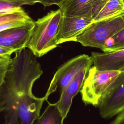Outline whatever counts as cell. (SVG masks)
Masks as SVG:
<instances>
[{"label": "cell", "mask_w": 124, "mask_h": 124, "mask_svg": "<svg viewBox=\"0 0 124 124\" xmlns=\"http://www.w3.org/2000/svg\"><path fill=\"white\" fill-rule=\"evenodd\" d=\"M100 116L111 118L124 110V70L108 87L99 105Z\"/></svg>", "instance_id": "obj_6"}, {"label": "cell", "mask_w": 124, "mask_h": 124, "mask_svg": "<svg viewBox=\"0 0 124 124\" xmlns=\"http://www.w3.org/2000/svg\"><path fill=\"white\" fill-rule=\"evenodd\" d=\"M124 48V27L109 38L101 49L103 52H113Z\"/></svg>", "instance_id": "obj_14"}, {"label": "cell", "mask_w": 124, "mask_h": 124, "mask_svg": "<svg viewBox=\"0 0 124 124\" xmlns=\"http://www.w3.org/2000/svg\"><path fill=\"white\" fill-rule=\"evenodd\" d=\"M64 118L56 105L48 102L42 114L35 119L32 124H63Z\"/></svg>", "instance_id": "obj_13"}, {"label": "cell", "mask_w": 124, "mask_h": 124, "mask_svg": "<svg viewBox=\"0 0 124 124\" xmlns=\"http://www.w3.org/2000/svg\"><path fill=\"white\" fill-rule=\"evenodd\" d=\"M32 19L24 10L0 13V25L12 21L29 22Z\"/></svg>", "instance_id": "obj_16"}, {"label": "cell", "mask_w": 124, "mask_h": 124, "mask_svg": "<svg viewBox=\"0 0 124 124\" xmlns=\"http://www.w3.org/2000/svg\"><path fill=\"white\" fill-rule=\"evenodd\" d=\"M124 13L123 0H108L93 18V22L109 19Z\"/></svg>", "instance_id": "obj_12"}, {"label": "cell", "mask_w": 124, "mask_h": 124, "mask_svg": "<svg viewBox=\"0 0 124 124\" xmlns=\"http://www.w3.org/2000/svg\"><path fill=\"white\" fill-rule=\"evenodd\" d=\"M110 124H124V110L117 114L116 118Z\"/></svg>", "instance_id": "obj_20"}, {"label": "cell", "mask_w": 124, "mask_h": 124, "mask_svg": "<svg viewBox=\"0 0 124 124\" xmlns=\"http://www.w3.org/2000/svg\"><path fill=\"white\" fill-rule=\"evenodd\" d=\"M34 2L35 3H40L44 6H49L52 5H59L65 0H24Z\"/></svg>", "instance_id": "obj_18"}, {"label": "cell", "mask_w": 124, "mask_h": 124, "mask_svg": "<svg viewBox=\"0 0 124 124\" xmlns=\"http://www.w3.org/2000/svg\"><path fill=\"white\" fill-rule=\"evenodd\" d=\"M124 27V13L97 22L87 27L76 38L83 46L102 49L108 39Z\"/></svg>", "instance_id": "obj_3"}, {"label": "cell", "mask_w": 124, "mask_h": 124, "mask_svg": "<svg viewBox=\"0 0 124 124\" xmlns=\"http://www.w3.org/2000/svg\"><path fill=\"white\" fill-rule=\"evenodd\" d=\"M11 61V58L0 61V85L3 80L5 75Z\"/></svg>", "instance_id": "obj_17"}, {"label": "cell", "mask_w": 124, "mask_h": 124, "mask_svg": "<svg viewBox=\"0 0 124 124\" xmlns=\"http://www.w3.org/2000/svg\"><path fill=\"white\" fill-rule=\"evenodd\" d=\"M120 72L99 70L94 65L91 66L80 91L83 102L99 106L103 96Z\"/></svg>", "instance_id": "obj_4"}, {"label": "cell", "mask_w": 124, "mask_h": 124, "mask_svg": "<svg viewBox=\"0 0 124 124\" xmlns=\"http://www.w3.org/2000/svg\"><path fill=\"white\" fill-rule=\"evenodd\" d=\"M0 85V124H32L40 116L45 101L32 93L43 72L27 47L17 50Z\"/></svg>", "instance_id": "obj_1"}, {"label": "cell", "mask_w": 124, "mask_h": 124, "mask_svg": "<svg viewBox=\"0 0 124 124\" xmlns=\"http://www.w3.org/2000/svg\"><path fill=\"white\" fill-rule=\"evenodd\" d=\"M93 22L91 18L62 16L57 36V44L69 41H76L77 37Z\"/></svg>", "instance_id": "obj_8"}, {"label": "cell", "mask_w": 124, "mask_h": 124, "mask_svg": "<svg viewBox=\"0 0 124 124\" xmlns=\"http://www.w3.org/2000/svg\"><path fill=\"white\" fill-rule=\"evenodd\" d=\"M91 57L93 64L99 70H124V48L110 52H92Z\"/></svg>", "instance_id": "obj_11"}, {"label": "cell", "mask_w": 124, "mask_h": 124, "mask_svg": "<svg viewBox=\"0 0 124 124\" xmlns=\"http://www.w3.org/2000/svg\"><path fill=\"white\" fill-rule=\"evenodd\" d=\"M35 3L24 0H0V13L21 11L24 10L22 6Z\"/></svg>", "instance_id": "obj_15"}, {"label": "cell", "mask_w": 124, "mask_h": 124, "mask_svg": "<svg viewBox=\"0 0 124 124\" xmlns=\"http://www.w3.org/2000/svg\"><path fill=\"white\" fill-rule=\"evenodd\" d=\"M89 68L83 69L76 76L60 93L59 100L55 103L64 119L69 111L73 98L82 88Z\"/></svg>", "instance_id": "obj_10"}, {"label": "cell", "mask_w": 124, "mask_h": 124, "mask_svg": "<svg viewBox=\"0 0 124 124\" xmlns=\"http://www.w3.org/2000/svg\"><path fill=\"white\" fill-rule=\"evenodd\" d=\"M9 58H11V56H0V61L5 60Z\"/></svg>", "instance_id": "obj_21"}, {"label": "cell", "mask_w": 124, "mask_h": 124, "mask_svg": "<svg viewBox=\"0 0 124 124\" xmlns=\"http://www.w3.org/2000/svg\"><path fill=\"white\" fill-rule=\"evenodd\" d=\"M123 0V1H124V0Z\"/></svg>", "instance_id": "obj_22"}, {"label": "cell", "mask_w": 124, "mask_h": 124, "mask_svg": "<svg viewBox=\"0 0 124 124\" xmlns=\"http://www.w3.org/2000/svg\"><path fill=\"white\" fill-rule=\"evenodd\" d=\"M61 10L51 11L34 22L27 47L36 57H40L56 48L60 22Z\"/></svg>", "instance_id": "obj_2"}, {"label": "cell", "mask_w": 124, "mask_h": 124, "mask_svg": "<svg viewBox=\"0 0 124 124\" xmlns=\"http://www.w3.org/2000/svg\"><path fill=\"white\" fill-rule=\"evenodd\" d=\"M93 64L91 56L81 54L68 60L56 71L44 96L47 100L50 94L59 90L60 93L83 69L90 68Z\"/></svg>", "instance_id": "obj_5"}, {"label": "cell", "mask_w": 124, "mask_h": 124, "mask_svg": "<svg viewBox=\"0 0 124 124\" xmlns=\"http://www.w3.org/2000/svg\"><path fill=\"white\" fill-rule=\"evenodd\" d=\"M108 0H65L58 7L62 16H78L93 19Z\"/></svg>", "instance_id": "obj_7"}, {"label": "cell", "mask_w": 124, "mask_h": 124, "mask_svg": "<svg viewBox=\"0 0 124 124\" xmlns=\"http://www.w3.org/2000/svg\"><path fill=\"white\" fill-rule=\"evenodd\" d=\"M34 25L32 20L23 26L0 31V46L16 51L27 47Z\"/></svg>", "instance_id": "obj_9"}, {"label": "cell", "mask_w": 124, "mask_h": 124, "mask_svg": "<svg viewBox=\"0 0 124 124\" xmlns=\"http://www.w3.org/2000/svg\"><path fill=\"white\" fill-rule=\"evenodd\" d=\"M16 51L15 50L12 48L0 46V56H11V55Z\"/></svg>", "instance_id": "obj_19"}]
</instances>
